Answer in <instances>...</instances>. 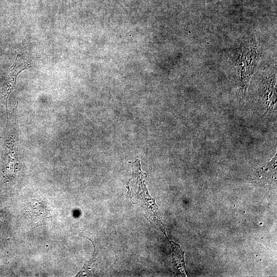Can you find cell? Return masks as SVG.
<instances>
[{
  "instance_id": "6da1fadb",
  "label": "cell",
  "mask_w": 277,
  "mask_h": 277,
  "mask_svg": "<svg viewBox=\"0 0 277 277\" xmlns=\"http://www.w3.org/2000/svg\"><path fill=\"white\" fill-rule=\"evenodd\" d=\"M132 175L130 179L128 185L130 190V196L131 199L146 208L148 212H150L154 219L156 220L163 226L160 212L154 200L150 196L145 184L146 174L142 171L139 160L132 163Z\"/></svg>"
},
{
  "instance_id": "7a4b0ae2",
  "label": "cell",
  "mask_w": 277,
  "mask_h": 277,
  "mask_svg": "<svg viewBox=\"0 0 277 277\" xmlns=\"http://www.w3.org/2000/svg\"><path fill=\"white\" fill-rule=\"evenodd\" d=\"M32 66L31 61L27 56L17 54L13 66L11 67L6 78V82L2 89L3 102L7 106V99L12 90L14 88L17 76L22 71Z\"/></svg>"
},
{
  "instance_id": "3957f363",
  "label": "cell",
  "mask_w": 277,
  "mask_h": 277,
  "mask_svg": "<svg viewBox=\"0 0 277 277\" xmlns=\"http://www.w3.org/2000/svg\"><path fill=\"white\" fill-rule=\"evenodd\" d=\"M172 248V263L176 269L183 276H186V270L184 259V252L180 246L173 241H170Z\"/></svg>"
},
{
  "instance_id": "277c9868",
  "label": "cell",
  "mask_w": 277,
  "mask_h": 277,
  "mask_svg": "<svg viewBox=\"0 0 277 277\" xmlns=\"http://www.w3.org/2000/svg\"><path fill=\"white\" fill-rule=\"evenodd\" d=\"M97 254L96 253V250L94 248V251L93 255H92L91 259L89 260V262L86 264L85 266H84L82 271V272H84L85 273H89V272L91 271V270H92L93 268L94 265L95 264L96 261V258Z\"/></svg>"
}]
</instances>
